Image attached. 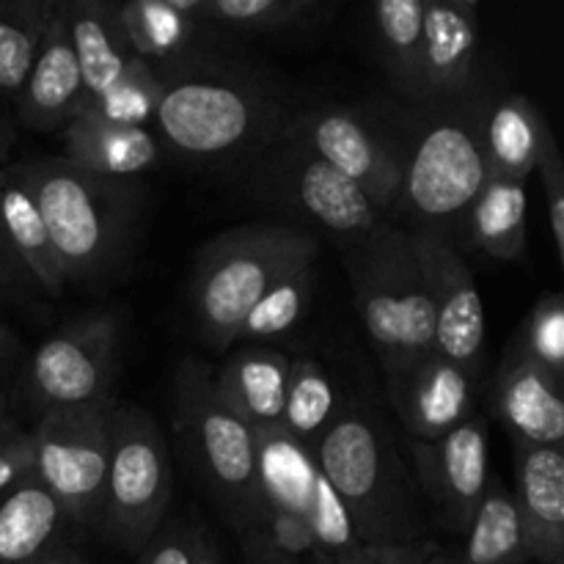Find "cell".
<instances>
[{
	"label": "cell",
	"instance_id": "obj_18",
	"mask_svg": "<svg viewBox=\"0 0 564 564\" xmlns=\"http://www.w3.org/2000/svg\"><path fill=\"white\" fill-rule=\"evenodd\" d=\"M494 402L516 444L564 449L562 383L534 364L521 345L507 350Z\"/></svg>",
	"mask_w": 564,
	"mask_h": 564
},
{
	"label": "cell",
	"instance_id": "obj_38",
	"mask_svg": "<svg viewBox=\"0 0 564 564\" xmlns=\"http://www.w3.org/2000/svg\"><path fill=\"white\" fill-rule=\"evenodd\" d=\"M33 474L31 433L11 413L9 400L0 394V494Z\"/></svg>",
	"mask_w": 564,
	"mask_h": 564
},
{
	"label": "cell",
	"instance_id": "obj_19",
	"mask_svg": "<svg viewBox=\"0 0 564 564\" xmlns=\"http://www.w3.org/2000/svg\"><path fill=\"white\" fill-rule=\"evenodd\" d=\"M83 77L66 25V0H55L47 33L17 97L22 124L36 132L64 130L83 102Z\"/></svg>",
	"mask_w": 564,
	"mask_h": 564
},
{
	"label": "cell",
	"instance_id": "obj_44",
	"mask_svg": "<svg viewBox=\"0 0 564 564\" xmlns=\"http://www.w3.org/2000/svg\"><path fill=\"white\" fill-rule=\"evenodd\" d=\"M17 268H20V262H17L14 251H11L9 240H6L3 224H0V286L9 284V281L14 279Z\"/></svg>",
	"mask_w": 564,
	"mask_h": 564
},
{
	"label": "cell",
	"instance_id": "obj_46",
	"mask_svg": "<svg viewBox=\"0 0 564 564\" xmlns=\"http://www.w3.org/2000/svg\"><path fill=\"white\" fill-rule=\"evenodd\" d=\"M36 564H88V562L83 560V556L77 554V551L61 549V551H55V554H50L47 560H42V562H36Z\"/></svg>",
	"mask_w": 564,
	"mask_h": 564
},
{
	"label": "cell",
	"instance_id": "obj_15",
	"mask_svg": "<svg viewBox=\"0 0 564 564\" xmlns=\"http://www.w3.org/2000/svg\"><path fill=\"white\" fill-rule=\"evenodd\" d=\"M295 135L308 152L339 171L383 215L397 209L402 187V160L350 110H312L290 121Z\"/></svg>",
	"mask_w": 564,
	"mask_h": 564
},
{
	"label": "cell",
	"instance_id": "obj_27",
	"mask_svg": "<svg viewBox=\"0 0 564 564\" xmlns=\"http://www.w3.org/2000/svg\"><path fill=\"white\" fill-rule=\"evenodd\" d=\"M551 132L543 110L523 94H510L494 105L482 124L488 174L527 182L538 171L545 135Z\"/></svg>",
	"mask_w": 564,
	"mask_h": 564
},
{
	"label": "cell",
	"instance_id": "obj_8",
	"mask_svg": "<svg viewBox=\"0 0 564 564\" xmlns=\"http://www.w3.org/2000/svg\"><path fill=\"white\" fill-rule=\"evenodd\" d=\"M116 400L42 413L31 433L33 477L64 507L75 529H97L110 460Z\"/></svg>",
	"mask_w": 564,
	"mask_h": 564
},
{
	"label": "cell",
	"instance_id": "obj_10",
	"mask_svg": "<svg viewBox=\"0 0 564 564\" xmlns=\"http://www.w3.org/2000/svg\"><path fill=\"white\" fill-rule=\"evenodd\" d=\"M119 323L113 314L72 319L36 347L25 369V389L39 413L77 411L113 400Z\"/></svg>",
	"mask_w": 564,
	"mask_h": 564
},
{
	"label": "cell",
	"instance_id": "obj_13",
	"mask_svg": "<svg viewBox=\"0 0 564 564\" xmlns=\"http://www.w3.org/2000/svg\"><path fill=\"white\" fill-rule=\"evenodd\" d=\"M411 237L433 301V352L477 375L485 356V303L471 268L446 235L413 229Z\"/></svg>",
	"mask_w": 564,
	"mask_h": 564
},
{
	"label": "cell",
	"instance_id": "obj_25",
	"mask_svg": "<svg viewBox=\"0 0 564 564\" xmlns=\"http://www.w3.org/2000/svg\"><path fill=\"white\" fill-rule=\"evenodd\" d=\"M0 224L6 240L14 251L20 268L50 295H61L66 286L58 257L53 251L47 224H44L33 191L28 187L20 169L6 165L0 169Z\"/></svg>",
	"mask_w": 564,
	"mask_h": 564
},
{
	"label": "cell",
	"instance_id": "obj_6",
	"mask_svg": "<svg viewBox=\"0 0 564 564\" xmlns=\"http://www.w3.org/2000/svg\"><path fill=\"white\" fill-rule=\"evenodd\" d=\"M174 427L182 452L220 501L237 534L257 527V430L218 394L209 367L182 361L174 383Z\"/></svg>",
	"mask_w": 564,
	"mask_h": 564
},
{
	"label": "cell",
	"instance_id": "obj_32",
	"mask_svg": "<svg viewBox=\"0 0 564 564\" xmlns=\"http://www.w3.org/2000/svg\"><path fill=\"white\" fill-rule=\"evenodd\" d=\"M427 0H380L372 6V25L386 69L402 91L416 97Z\"/></svg>",
	"mask_w": 564,
	"mask_h": 564
},
{
	"label": "cell",
	"instance_id": "obj_30",
	"mask_svg": "<svg viewBox=\"0 0 564 564\" xmlns=\"http://www.w3.org/2000/svg\"><path fill=\"white\" fill-rule=\"evenodd\" d=\"M466 545L460 560L452 564H527L529 549L523 538L512 494L501 485L490 482L471 527L463 534Z\"/></svg>",
	"mask_w": 564,
	"mask_h": 564
},
{
	"label": "cell",
	"instance_id": "obj_41",
	"mask_svg": "<svg viewBox=\"0 0 564 564\" xmlns=\"http://www.w3.org/2000/svg\"><path fill=\"white\" fill-rule=\"evenodd\" d=\"M435 551L438 545L427 538L397 545H358L341 564H427Z\"/></svg>",
	"mask_w": 564,
	"mask_h": 564
},
{
	"label": "cell",
	"instance_id": "obj_5",
	"mask_svg": "<svg viewBox=\"0 0 564 564\" xmlns=\"http://www.w3.org/2000/svg\"><path fill=\"white\" fill-rule=\"evenodd\" d=\"M317 237L301 226L251 224L224 231L204 246L193 275V303L202 336L229 350L253 303L284 275L317 262Z\"/></svg>",
	"mask_w": 564,
	"mask_h": 564
},
{
	"label": "cell",
	"instance_id": "obj_12",
	"mask_svg": "<svg viewBox=\"0 0 564 564\" xmlns=\"http://www.w3.org/2000/svg\"><path fill=\"white\" fill-rule=\"evenodd\" d=\"M424 496L446 532L466 534L490 488L488 419L471 413L438 441H411Z\"/></svg>",
	"mask_w": 564,
	"mask_h": 564
},
{
	"label": "cell",
	"instance_id": "obj_37",
	"mask_svg": "<svg viewBox=\"0 0 564 564\" xmlns=\"http://www.w3.org/2000/svg\"><path fill=\"white\" fill-rule=\"evenodd\" d=\"M521 347L551 378L564 383V297L560 292L543 295L534 303L523 325Z\"/></svg>",
	"mask_w": 564,
	"mask_h": 564
},
{
	"label": "cell",
	"instance_id": "obj_23",
	"mask_svg": "<svg viewBox=\"0 0 564 564\" xmlns=\"http://www.w3.org/2000/svg\"><path fill=\"white\" fill-rule=\"evenodd\" d=\"M66 163L110 180H135L160 160V143L149 127H124L94 116H75L64 127Z\"/></svg>",
	"mask_w": 564,
	"mask_h": 564
},
{
	"label": "cell",
	"instance_id": "obj_48",
	"mask_svg": "<svg viewBox=\"0 0 564 564\" xmlns=\"http://www.w3.org/2000/svg\"><path fill=\"white\" fill-rule=\"evenodd\" d=\"M427 564H452V556H446V554H441V551H435V554L430 556Z\"/></svg>",
	"mask_w": 564,
	"mask_h": 564
},
{
	"label": "cell",
	"instance_id": "obj_39",
	"mask_svg": "<svg viewBox=\"0 0 564 564\" xmlns=\"http://www.w3.org/2000/svg\"><path fill=\"white\" fill-rule=\"evenodd\" d=\"M540 182H543V198H545V215H549L551 240H554L556 259L564 262V165L556 149L554 135H545L543 152L538 160Z\"/></svg>",
	"mask_w": 564,
	"mask_h": 564
},
{
	"label": "cell",
	"instance_id": "obj_31",
	"mask_svg": "<svg viewBox=\"0 0 564 564\" xmlns=\"http://www.w3.org/2000/svg\"><path fill=\"white\" fill-rule=\"evenodd\" d=\"M53 11L55 0H0V97H20Z\"/></svg>",
	"mask_w": 564,
	"mask_h": 564
},
{
	"label": "cell",
	"instance_id": "obj_9",
	"mask_svg": "<svg viewBox=\"0 0 564 564\" xmlns=\"http://www.w3.org/2000/svg\"><path fill=\"white\" fill-rule=\"evenodd\" d=\"M488 180L482 124L471 119L435 121L402 163L397 209L419 220V229L444 235L460 224Z\"/></svg>",
	"mask_w": 564,
	"mask_h": 564
},
{
	"label": "cell",
	"instance_id": "obj_3",
	"mask_svg": "<svg viewBox=\"0 0 564 564\" xmlns=\"http://www.w3.org/2000/svg\"><path fill=\"white\" fill-rule=\"evenodd\" d=\"M319 474L350 512L361 545L422 540L424 516L394 438L367 408L336 413L314 446Z\"/></svg>",
	"mask_w": 564,
	"mask_h": 564
},
{
	"label": "cell",
	"instance_id": "obj_33",
	"mask_svg": "<svg viewBox=\"0 0 564 564\" xmlns=\"http://www.w3.org/2000/svg\"><path fill=\"white\" fill-rule=\"evenodd\" d=\"M314 286H317V262L297 268L295 273L284 275L279 284L270 286L251 312L242 319L235 341L248 345H268V341L290 336L312 308Z\"/></svg>",
	"mask_w": 564,
	"mask_h": 564
},
{
	"label": "cell",
	"instance_id": "obj_14",
	"mask_svg": "<svg viewBox=\"0 0 564 564\" xmlns=\"http://www.w3.org/2000/svg\"><path fill=\"white\" fill-rule=\"evenodd\" d=\"M113 17L130 53L160 77L224 55L226 33L204 20L202 0H127Z\"/></svg>",
	"mask_w": 564,
	"mask_h": 564
},
{
	"label": "cell",
	"instance_id": "obj_16",
	"mask_svg": "<svg viewBox=\"0 0 564 564\" xmlns=\"http://www.w3.org/2000/svg\"><path fill=\"white\" fill-rule=\"evenodd\" d=\"M482 47L479 3L474 0H427L416 97L446 102L471 91Z\"/></svg>",
	"mask_w": 564,
	"mask_h": 564
},
{
	"label": "cell",
	"instance_id": "obj_22",
	"mask_svg": "<svg viewBox=\"0 0 564 564\" xmlns=\"http://www.w3.org/2000/svg\"><path fill=\"white\" fill-rule=\"evenodd\" d=\"M290 367L292 358L279 347H240L213 375L215 389L253 430L281 427Z\"/></svg>",
	"mask_w": 564,
	"mask_h": 564
},
{
	"label": "cell",
	"instance_id": "obj_45",
	"mask_svg": "<svg viewBox=\"0 0 564 564\" xmlns=\"http://www.w3.org/2000/svg\"><path fill=\"white\" fill-rule=\"evenodd\" d=\"M17 143V132H14V124H11L6 116H0V169H6V160H9L11 149H14Z\"/></svg>",
	"mask_w": 564,
	"mask_h": 564
},
{
	"label": "cell",
	"instance_id": "obj_26",
	"mask_svg": "<svg viewBox=\"0 0 564 564\" xmlns=\"http://www.w3.org/2000/svg\"><path fill=\"white\" fill-rule=\"evenodd\" d=\"M66 25L83 77V99L108 91L135 55L127 47L108 0H66Z\"/></svg>",
	"mask_w": 564,
	"mask_h": 564
},
{
	"label": "cell",
	"instance_id": "obj_24",
	"mask_svg": "<svg viewBox=\"0 0 564 564\" xmlns=\"http://www.w3.org/2000/svg\"><path fill=\"white\" fill-rule=\"evenodd\" d=\"M319 466L314 449L284 427L257 430V490L262 512H284L306 521Z\"/></svg>",
	"mask_w": 564,
	"mask_h": 564
},
{
	"label": "cell",
	"instance_id": "obj_7",
	"mask_svg": "<svg viewBox=\"0 0 564 564\" xmlns=\"http://www.w3.org/2000/svg\"><path fill=\"white\" fill-rule=\"evenodd\" d=\"M174 474L169 444L147 411L116 408L97 532L124 554H141L169 516Z\"/></svg>",
	"mask_w": 564,
	"mask_h": 564
},
{
	"label": "cell",
	"instance_id": "obj_20",
	"mask_svg": "<svg viewBox=\"0 0 564 564\" xmlns=\"http://www.w3.org/2000/svg\"><path fill=\"white\" fill-rule=\"evenodd\" d=\"M516 501L529 560H564V449L516 444Z\"/></svg>",
	"mask_w": 564,
	"mask_h": 564
},
{
	"label": "cell",
	"instance_id": "obj_4",
	"mask_svg": "<svg viewBox=\"0 0 564 564\" xmlns=\"http://www.w3.org/2000/svg\"><path fill=\"white\" fill-rule=\"evenodd\" d=\"M345 268L356 314L386 378L430 356L435 345L433 301L411 231L386 220L369 235L352 237Z\"/></svg>",
	"mask_w": 564,
	"mask_h": 564
},
{
	"label": "cell",
	"instance_id": "obj_47",
	"mask_svg": "<svg viewBox=\"0 0 564 564\" xmlns=\"http://www.w3.org/2000/svg\"><path fill=\"white\" fill-rule=\"evenodd\" d=\"M11 347H14V334H11L9 325L0 323V364L6 361V356L11 352Z\"/></svg>",
	"mask_w": 564,
	"mask_h": 564
},
{
	"label": "cell",
	"instance_id": "obj_36",
	"mask_svg": "<svg viewBox=\"0 0 564 564\" xmlns=\"http://www.w3.org/2000/svg\"><path fill=\"white\" fill-rule=\"evenodd\" d=\"M306 523L308 532H312L314 564H341L361 545L356 527L350 521V512H347V507L341 505V499L336 496V490L330 488L323 474H319L317 485H314Z\"/></svg>",
	"mask_w": 564,
	"mask_h": 564
},
{
	"label": "cell",
	"instance_id": "obj_29",
	"mask_svg": "<svg viewBox=\"0 0 564 564\" xmlns=\"http://www.w3.org/2000/svg\"><path fill=\"white\" fill-rule=\"evenodd\" d=\"M319 0H202V14L226 36H284L319 25Z\"/></svg>",
	"mask_w": 564,
	"mask_h": 564
},
{
	"label": "cell",
	"instance_id": "obj_49",
	"mask_svg": "<svg viewBox=\"0 0 564 564\" xmlns=\"http://www.w3.org/2000/svg\"><path fill=\"white\" fill-rule=\"evenodd\" d=\"M554 564H564V560H560V562H554Z\"/></svg>",
	"mask_w": 564,
	"mask_h": 564
},
{
	"label": "cell",
	"instance_id": "obj_34",
	"mask_svg": "<svg viewBox=\"0 0 564 564\" xmlns=\"http://www.w3.org/2000/svg\"><path fill=\"white\" fill-rule=\"evenodd\" d=\"M336 419V389L323 364L314 358H292L290 386H286L284 419L281 427L306 444L308 449L317 446L325 430Z\"/></svg>",
	"mask_w": 564,
	"mask_h": 564
},
{
	"label": "cell",
	"instance_id": "obj_17",
	"mask_svg": "<svg viewBox=\"0 0 564 564\" xmlns=\"http://www.w3.org/2000/svg\"><path fill=\"white\" fill-rule=\"evenodd\" d=\"M389 400L413 441H438L474 413V372L438 352L386 378Z\"/></svg>",
	"mask_w": 564,
	"mask_h": 564
},
{
	"label": "cell",
	"instance_id": "obj_2",
	"mask_svg": "<svg viewBox=\"0 0 564 564\" xmlns=\"http://www.w3.org/2000/svg\"><path fill=\"white\" fill-rule=\"evenodd\" d=\"M47 224L66 284L91 281L119 264L141 209L135 180L88 174L64 158L17 163Z\"/></svg>",
	"mask_w": 564,
	"mask_h": 564
},
{
	"label": "cell",
	"instance_id": "obj_28",
	"mask_svg": "<svg viewBox=\"0 0 564 564\" xmlns=\"http://www.w3.org/2000/svg\"><path fill=\"white\" fill-rule=\"evenodd\" d=\"M527 182L488 174L482 191L463 218L468 240L496 262H516L527 253Z\"/></svg>",
	"mask_w": 564,
	"mask_h": 564
},
{
	"label": "cell",
	"instance_id": "obj_43",
	"mask_svg": "<svg viewBox=\"0 0 564 564\" xmlns=\"http://www.w3.org/2000/svg\"><path fill=\"white\" fill-rule=\"evenodd\" d=\"M193 538V564H220V554L218 545H215L213 534L207 532L204 527L191 529Z\"/></svg>",
	"mask_w": 564,
	"mask_h": 564
},
{
	"label": "cell",
	"instance_id": "obj_11",
	"mask_svg": "<svg viewBox=\"0 0 564 564\" xmlns=\"http://www.w3.org/2000/svg\"><path fill=\"white\" fill-rule=\"evenodd\" d=\"M262 176L279 202L290 204L334 235L352 240L386 224L367 193L308 152L290 130L275 141V154L268 160Z\"/></svg>",
	"mask_w": 564,
	"mask_h": 564
},
{
	"label": "cell",
	"instance_id": "obj_35",
	"mask_svg": "<svg viewBox=\"0 0 564 564\" xmlns=\"http://www.w3.org/2000/svg\"><path fill=\"white\" fill-rule=\"evenodd\" d=\"M160 91H163V77L141 58H132L124 75L99 97L83 99L75 116H94L110 124L147 127L149 121H154Z\"/></svg>",
	"mask_w": 564,
	"mask_h": 564
},
{
	"label": "cell",
	"instance_id": "obj_42",
	"mask_svg": "<svg viewBox=\"0 0 564 564\" xmlns=\"http://www.w3.org/2000/svg\"><path fill=\"white\" fill-rule=\"evenodd\" d=\"M242 545V556H246V564H301L290 556L279 554L275 549H270L264 540H259L257 534H237Z\"/></svg>",
	"mask_w": 564,
	"mask_h": 564
},
{
	"label": "cell",
	"instance_id": "obj_21",
	"mask_svg": "<svg viewBox=\"0 0 564 564\" xmlns=\"http://www.w3.org/2000/svg\"><path fill=\"white\" fill-rule=\"evenodd\" d=\"M77 529L36 477L0 494V564H36L69 549Z\"/></svg>",
	"mask_w": 564,
	"mask_h": 564
},
{
	"label": "cell",
	"instance_id": "obj_40",
	"mask_svg": "<svg viewBox=\"0 0 564 564\" xmlns=\"http://www.w3.org/2000/svg\"><path fill=\"white\" fill-rule=\"evenodd\" d=\"M138 564H193L191 529L182 523H163L138 554Z\"/></svg>",
	"mask_w": 564,
	"mask_h": 564
},
{
	"label": "cell",
	"instance_id": "obj_1",
	"mask_svg": "<svg viewBox=\"0 0 564 564\" xmlns=\"http://www.w3.org/2000/svg\"><path fill=\"white\" fill-rule=\"evenodd\" d=\"M290 121L270 88L237 75L224 58L165 75L154 110L165 143L207 163L273 147Z\"/></svg>",
	"mask_w": 564,
	"mask_h": 564
}]
</instances>
